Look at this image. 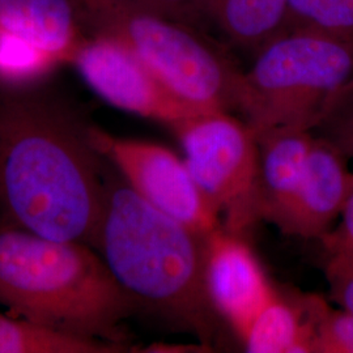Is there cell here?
<instances>
[{"label":"cell","mask_w":353,"mask_h":353,"mask_svg":"<svg viewBox=\"0 0 353 353\" xmlns=\"http://www.w3.org/2000/svg\"><path fill=\"white\" fill-rule=\"evenodd\" d=\"M94 147L145 202L198 233L208 236L223 227L205 202L185 159L164 145L118 138L90 127Z\"/></svg>","instance_id":"obj_7"},{"label":"cell","mask_w":353,"mask_h":353,"mask_svg":"<svg viewBox=\"0 0 353 353\" xmlns=\"http://www.w3.org/2000/svg\"><path fill=\"white\" fill-rule=\"evenodd\" d=\"M353 76V39L287 30L242 74L240 108L255 134L275 127L313 131L330 100Z\"/></svg>","instance_id":"obj_5"},{"label":"cell","mask_w":353,"mask_h":353,"mask_svg":"<svg viewBox=\"0 0 353 353\" xmlns=\"http://www.w3.org/2000/svg\"><path fill=\"white\" fill-rule=\"evenodd\" d=\"M256 138L259 220L279 228L301 186L314 135L297 127H275Z\"/></svg>","instance_id":"obj_11"},{"label":"cell","mask_w":353,"mask_h":353,"mask_svg":"<svg viewBox=\"0 0 353 353\" xmlns=\"http://www.w3.org/2000/svg\"><path fill=\"white\" fill-rule=\"evenodd\" d=\"M190 173L223 228L242 236L259 223L255 131L229 112L214 110L190 117L172 128Z\"/></svg>","instance_id":"obj_6"},{"label":"cell","mask_w":353,"mask_h":353,"mask_svg":"<svg viewBox=\"0 0 353 353\" xmlns=\"http://www.w3.org/2000/svg\"><path fill=\"white\" fill-rule=\"evenodd\" d=\"M84 32L134 51L168 88L204 112H239L242 71L189 24L122 0H75Z\"/></svg>","instance_id":"obj_4"},{"label":"cell","mask_w":353,"mask_h":353,"mask_svg":"<svg viewBox=\"0 0 353 353\" xmlns=\"http://www.w3.org/2000/svg\"><path fill=\"white\" fill-rule=\"evenodd\" d=\"M71 63L90 88L115 108L153 119L170 128L204 110L179 99L126 45L112 37L88 34Z\"/></svg>","instance_id":"obj_8"},{"label":"cell","mask_w":353,"mask_h":353,"mask_svg":"<svg viewBox=\"0 0 353 353\" xmlns=\"http://www.w3.org/2000/svg\"><path fill=\"white\" fill-rule=\"evenodd\" d=\"M204 278L216 313L240 339L278 293L242 236L223 227L207 236Z\"/></svg>","instance_id":"obj_9"},{"label":"cell","mask_w":353,"mask_h":353,"mask_svg":"<svg viewBox=\"0 0 353 353\" xmlns=\"http://www.w3.org/2000/svg\"><path fill=\"white\" fill-rule=\"evenodd\" d=\"M207 236L145 202L122 176L106 174V194L93 249L144 312L216 341L221 318L205 288Z\"/></svg>","instance_id":"obj_2"},{"label":"cell","mask_w":353,"mask_h":353,"mask_svg":"<svg viewBox=\"0 0 353 353\" xmlns=\"http://www.w3.org/2000/svg\"><path fill=\"white\" fill-rule=\"evenodd\" d=\"M121 343L92 339L0 314V353L123 352Z\"/></svg>","instance_id":"obj_15"},{"label":"cell","mask_w":353,"mask_h":353,"mask_svg":"<svg viewBox=\"0 0 353 353\" xmlns=\"http://www.w3.org/2000/svg\"><path fill=\"white\" fill-rule=\"evenodd\" d=\"M313 323V353H353V314L316 294L303 296Z\"/></svg>","instance_id":"obj_18"},{"label":"cell","mask_w":353,"mask_h":353,"mask_svg":"<svg viewBox=\"0 0 353 353\" xmlns=\"http://www.w3.org/2000/svg\"><path fill=\"white\" fill-rule=\"evenodd\" d=\"M90 126L36 96H0V223L93 248L106 172Z\"/></svg>","instance_id":"obj_1"},{"label":"cell","mask_w":353,"mask_h":353,"mask_svg":"<svg viewBox=\"0 0 353 353\" xmlns=\"http://www.w3.org/2000/svg\"><path fill=\"white\" fill-rule=\"evenodd\" d=\"M353 39V0H288L287 30Z\"/></svg>","instance_id":"obj_17"},{"label":"cell","mask_w":353,"mask_h":353,"mask_svg":"<svg viewBox=\"0 0 353 353\" xmlns=\"http://www.w3.org/2000/svg\"><path fill=\"white\" fill-rule=\"evenodd\" d=\"M341 217V224L338 228L328 232L321 239L326 252L336 249H353V178L351 191Z\"/></svg>","instance_id":"obj_22"},{"label":"cell","mask_w":353,"mask_h":353,"mask_svg":"<svg viewBox=\"0 0 353 353\" xmlns=\"http://www.w3.org/2000/svg\"><path fill=\"white\" fill-rule=\"evenodd\" d=\"M313 323L303 296H276L252 319L241 341L252 353H313Z\"/></svg>","instance_id":"obj_14"},{"label":"cell","mask_w":353,"mask_h":353,"mask_svg":"<svg viewBox=\"0 0 353 353\" xmlns=\"http://www.w3.org/2000/svg\"><path fill=\"white\" fill-rule=\"evenodd\" d=\"M325 262L330 299L353 314V249L328 250Z\"/></svg>","instance_id":"obj_20"},{"label":"cell","mask_w":353,"mask_h":353,"mask_svg":"<svg viewBox=\"0 0 353 353\" xmlns=\"http://www.w3.org/2000/svg\"><path fill=\"white\" fill-rule=\"evenodd\" d=\"M58 64L45 51L0 26V84L24 87L37 83Z\"/></svg>","instance_id":"obj_16"},{"label":"cell","mask_w":353,"mask_h":353,"mask_svg":"<svg viewBox=\"0 0 353 353\" xmlns=\"http://www.w3.org/2000/svg\"><path fill=\"white\" fill-rule=\"evenodd\" d=\"M140 10L156 13L185 24L204 19V0H122Z\"/></svg>","instance_id":"obj_21"},{"label":"cell","mask_w":353,"mask_h":353,"mask_svg":"<svg viewBox=\"0 0 353 353\" xmlns=\"http://www.w3.org/2000/svg\"><path fill=\"white\" fill-rule=\"evenodd\" d=\"M0 305L38 325L122 344L137 307L101 255L0 223Z\"/></svg>","instance_id":"obj_3"},{"label":"cell","mask_w":353,"mask_h":353,"mask_svg":"<svg viewBox=\"0 0 353 353\" xmlns=\"http://www.w3.org/2000/svg\"><path fill=\"white\" fill-rule=\"evenodd\" d=\"M347 160L335 145L314 135L301 186L278 228L283 234L321 240L330 232L352 186Z\"/></svg>","instance_id":"obj_10"},{"label":"cell","mask_w":353,"mask_h":353,"mask_svg":"<svg viewBox=\"0 0 353 353\" xmlns=\"http://www.w3.org/2000/svg\"><path fill=\"white\" fill-rule=\"evenodd\" d=\"M0 26L59 63H71L85 33L75 0H0Z\"/></svg>","instance_id":"obj_12"},{"label":"cell","mask_w":353,"mask_h":353,"mask_svg":"<svg viewBox=\"0 0 353 353\" xmlns=\"http://www.w3.org/2000/svg\"><path fill=\"white\" fill-rule=\"evenodd\" d=\"M313 131L353 160V76L330 100Z\"/></svg>","instance_id":"obj_19"},{"label":"cell","mask_w":353,"mask_h":353,"mask_svg":"<svg viewBox=\"0 0 353 353\" xmlns=\"http://www.w3.org/2000/svg\"><path fill=\"white\" fill-rule=\"evenodd\" d=\"M288 0H204V19L254 55L285 32Z\"/></svg>","instance_id":"obj_13"}]
</instances>
